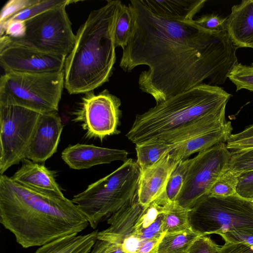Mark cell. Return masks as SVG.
Returning <instances> with one entry per match:
<instances>
[{
	"mask_svg": "<svg viewBox=\"0 0 253 253\" xmlns=\"http://www.w3.org/2000/svg\"><path fill=\"white\" fill-rule=\"evenodd\" d=\"M191 229L199 236L253 229V203L238 195H205L189 211Z\"/></svg>",
	"mask_w": 253,
	"mask_h": 253,
	"instance_id": "cell-7",
	"label": "cell"
},
{
	"mask_svg": "<svg viewBox=\"0 0 253 253\" xmlns=\"http://www.w3.org/2000/svg\"><path fill=\"white\" fill-rule=\"evenodd\" d=\"M128 6L132 27L120 66L126 72L140 65L148 67L139 76L138 86L157 103L206 79L209 84H222L238 63V48L226 32L206 31L194 20L159 17L141 0H132Z\"/></svg>",
	"mask_w": 253,
	"mask_h": 253,
	"instance_id": "cell-1",
	"label": "cell"
},
{
	"mask_svg": "<svg viewBox=\"0 0 253 253\" xmlns=\"http://www.w3.org/2000/svg\"><path fill=\"white\" fill-rule=\"evenodd\" d=\"M199 236L191 229L166 233L159 243L157 253H188L191 246Z\"/></svg>",
	"mask_w": 253,
	"mask_h": 253,
	"instance_id": "cell-22",
	"label": "cell"
},
{
	"mask_svg": "<svg viewBox=\"0 0 253 253\" xmlns=\"http://www.w3.org/2000/svg\"><path fill=\"white\" fill-rule=\"evenodd\" d=\"M39 0H9L3 6L0 14V25Z\"/></svg>",
	"mask_w": 253,
	"mask_h": 253,
	"instance_id": "cell-32",
	"label": "cell"
},
{
	"mask_svg": "<svg viewBox=\"0 0 253 253\" xmlns=\"http://www.w3.org/2000/svg\"><path fill=\"white\" fill-rule=\"evenodd\" d=\"M140 173L136 162L128 159L112 172L74 196L71 200L95 229L105 218L137 198Z\"/></svg>",
	"mask_w": 253,
	"mask_h": 253,
	"instance_id": "cell-5",
	"label": "cell"
},
{
	"mask_svg": "<svg viewBox=\"0 0 253 253\" xmlns=\"http://www.w3.org/2000/svg\"><path fill=\"white\" fill-rule=\"evenodd\" d=\"M175 146L163 142H154L135 146L137 160L141 171L153 166Z\"/></svg>",
	"mask_w": 253,
	"mask_h": 253,
	"instance_id": "cell-23",
	"label": "cell"
},
{
	"mask_svg": "<svg viewBox=\"0 0 253 253\" xmlns=\"http://www.w3.org/2000/svg\"><path fill=\"white\" fill-rule=\"evenodd\" d=\"M21 163V167L11 176L13 180L34 188L63 194L56 182L55 171L27 158Z\"/></svg>",
	"mask_w": 253,
	"mask_h": 253,
	"instance_id": "cell-18",
	"label": "cell"
},
{
	"mask_svg": "<svg viewBox=\"0 0 253 253\" xmlns=\"http://www.w3.org/2000/svg\"><path fill=\"white\" fill-rule=\"evenodd\" d=\"M121 104L120 99L106 89L97 95L89 93L83 97L80 108L74 113L73 121L81 123L87 137L102 140L120 132Z\"/></svg>",
	"mask_w": 253,
	"mask_h": 253,
	"instance_id": "cell-11",
	"label": "cell"
},
{
	"mask_svg": "<svg viewBox=\"0 0 253 253\" xmlns=\"http://www.w3.org/2000/svg\"><path fill=\"white\" fill-rule=\"evenodd\" d=\"M90 253H126L121 245L108 241L97 239Z\"/></svg>",
	"mask_w": 253,
	"mask_h": 253,
	"instance_id": "cell-37",
	"label": "cell"
},
{
	"mask_svg": "<svg viewBox=\"0 0 253 253\" xmlns=\"http://www.w3.org/2000/svg\"><path fill=\"white\" fill-rule=\"evenodd\" d=\"M216 253H253V246L225 242L223 246L219 247Z\"/></svg>",
	"mask_w": 253,
	"mask_h": 253,
	"instance_id": "cell-38",
	"label": "cell"
},
{
	"mask_svg": "<svg viewBox=\"0 0 253 253\" xmlns=\"http://www.w3.org/2000/svg\"><path fill=\"white\" fill-rule=\"evenodd\" d=\"M218 248L210 238L201 236L195 240L188 253H216Z\"/></svg>",
	"mask_w": 253,
	"mask_h": 253,
	"instance_id": "cell-36",
	"label": "cell"
},
{
	"mask_svg": "<svg viewBox=\"0 0 253 253\" xmlns=\"http://www.w3.org/2000/svg\"><path fill=\"white\" fill-rule=\"evenodd\" d=\"M239 174L228 169L214 182L208 195L216 197L236 195Z\"/></svg>",
	"mask_w": 253,
	"mask_h": 253,
	"instance_id": "cell-26",
	"label": "cell"
},
{
	"mask_svg": "<svg viewBox=\"0 0 253 253\" xmlns=\"http://www.w3.org/2000/svg\"><path fill=\"white\" fill-rule=\"evenodd\" d=\"M154 14L178 21L193 20L206 0H141Z\"/></svg>",
	"mask_w": 253,
	"mask_h": 253,
	"instance_id": "cell-19",
	"label": "cell"
},
{
	"mask_svg": "<svg viewBox=\"0 0 253 253\" xmlns=\"http://www.w3.org/2000/svg\"><path fill=\"white\" fill-rule=\"evenodd\" d=\"M67 5L50 9L24 21L25 32L23 37L13 39L2 36L0 41L67 57L73 49L76 38L66 12Z\"/></svg>",
	"mask_w": 253,
	"mask_h": 253,
	"instance_id": "cell-8",
	"label": "cell"
},
{
	"mask_svg": "<svg viewBox=\"0 0 253 253\" xmlns=\"http://www.w3.org/2000/svg\"><path fill=\"white\" fill-rule=\"evenodd\" d=\"M231 97L218 85L202 83L136 115L126 136L135 146L165 143L226 106Z\"/></svg>",
	"mask_w": 253,
	"mask_h": 253,
	"instance_id": "cell-4",
	"label": "cell"
},
{
	"mask_svg": "<svg viewBox=\"0 0 253 253\" xmlns=\"http://www.w3.org/2000/svg\"><path fill=\"white\" fill-rule=\"evenodd\" d=\"M164 219L163 212L148 227L136 232V235L141 241L162 237L165 234L163 228Z\"/></svg>",
	"mask_w": 253,
	"mask_h": 253,
	"instance_id": "cell-34",
	"label": "cell"
},
{
	"mask_svg": "<svg viewBox=\"0 0 253 253\" xmlns=\"http://www.w3.org/2000/svg\"><path fill=\"white\" fill-rule=\"evenodd\" d=\"M226 146L229 150L233 151L243 150L253 148V136L238 139H228Z\"/></svg>",
	"mask_w": 253,
	"mask_h": 253,
	"instance_id": "cell-39",
	"label": "cell"
},
{
	"mask_svg": "<svg viewBox=\"0 0 253 253\" xmlns=\"http://www.w3.org/2000/svg\"><path fill=\"white\" fill-rule=\"evenodd\" d=\"M227 242L241 243L253 246V229H243L220 234Z\"/></svg>",
	"mask_w": 253,
	"mask_h": 253,
	"instance_id": "cell-35",
	"label": "cell"
},
{
	"mask_svg": "<svg viewBox=\"0 0 253 253\" xmlns=\"http://www.w3.org/2000/svg\"><path fill=\"white\" fill-rule=\"evenodd\" d=\"M63 126L57 112L40 114L25 158L44 163L57 151Z\"/></svg>",
	"mask_w": 253,
	"mask_h": 253,
	"instance_id": "cell-13",
	"label": "cell"
},
{
	"mask_svg": "<svg viewBox=\"0 0 253 253\" xmlns=\"http://www.w3.org/2000/svg\"><path fill=\"white\" fill-rule=\"evenodd\" d=\"M73 2L76 1L69 0H39L37 3L23 9L6 21L24 22L47 10L64 4L68 5Z\"/></svg>",
	"mask_w": 253,
	"mask_h": 253,
	"instance_id": "cell-28",
	"label": "cell"
},
{
	"mask_svg": "<svg viewBox=\"0 0 253 253\" xmlns=\"http://www.w3.org/2000/svg\"><path fill=\"white\" fill-rule=\"evenodd\" d=\"M252 202L253 203V201H252Z\"/></svg>",
	"mask_w": 253,
	"mask_h": 253,
	"instance_id": "cell-41",
	"label": "cell"
},
{
	"mask_svg": "<svg viewBox=\"0 0 253 253\" xmlns=\"http://www.w3.org/2000/svg\"><path fill=\"white\" fill-rule=\"evenodd\" d=\"M162 237L141 241L135 253H157L158 245Z\"/></svg>",
	"mask_w": 253,
	"mask_h": 253,
	"instance_id": "cell-40",
	"label": "cell"
},
{
	"mask_svg": "<svg viewBox=\"0 0 253 253\" xmlns=\"http://www.w3.org/2000/svg\"><path fill=\"white\" fill-rule=\"evenodd\" d=\"M64 86V70L6 72L0 78V104L19 106L41 114L57 112Z\"/></svg>",
	"mask_w": 253,
	"mask_h": 253,
	"instance_id": "cell-6",
	"label": "cell"
},
{
	"mask_svg": "<svg viewBox=\"0 0 253 253\" xmlns=\"http://www.w3.org/2000/svg\"><path fill=\"white\" fill-rule=\"evenodd\" d=\"M226 32L237 48L253 45V0H243L231 8L227 17Z\"/></svg>",
	"mask_w": 253,
	"mask_h": 253,
	"instance_id": "cell-17",
	"label": "cell"
},
{
	"mask_svg": "<svg viewBox=\"0 0 253 253\" xmlns=\"http://www.w3.org/2000/svg\"><path fill=\"white\" fill-rule=\"evenodd\" d=\"M239 174L253 169V148L231 152L228 169Z\"/></svg>",
	"mask_w": 253,
	"mask_h": 253,
	"instance_id": "cell-30",
	"label": "cell"
},
{
	"mask_svg": "<svg viewBox=\"0 0 253 253\" xmlns=\"http://www.w3.org/2000/svg\"><path fill=\"white\" fill-rule=\"evenodd\" d=\"M191 159L180 161L172 172L165 191L166 196L170 202H175L179 195Z\"/></svg>",
	"mask_w": 253,
	"mask_h": 253,
	"instance_id": "cell-27",
	"label": "cell"
},
{
	"mask_svg": "<svg viewBox=\"0 0 253 253\" xmlns=\"http://www.w3.org/2000/svg\"><path fill=\"white\" fill-rule=\"evenodd\" d=\"M228 79L235 84L237 91L243 89L253 91V64L238 63L231 71Z\"/></svg>",
	"mask_w": 253,
	"mask_h": 253,
	"instance_id": "cell-29",
	"label": "cell"
},
{
	"mask_svg": "<svg viewBox=\"0 0 253 253\" xmlns=\"http://www.w3.org/2000/svg\"><path fill=\"white\" fill-rule=\"evenodd\" d=\"M189 211L180 207L175 202H170L164 212L163 228L165 234L191 229Z\"/></svg>",
	"mask_w": 253,
	"mask_h": 253,
	"instance_id": "cell-24",
	"label": "cell"
},
{
	"mask_svg": "<svg viewBox=\"0 0 253 253\" xmlns=\"http://www.w3.org/2000/svg\"><path fill=\"white\" fill-rule=\"evenodd\" d=\"M232 130L231 123L228 121L227 125L222 128L202 134L186 141L175 144L174 149L169 153L179 162L186 160L195 153L203 151L221 142L225 143L232 134Z\"/></svg>",
	"mask_w": 253,
	"mask_h": 253,
	"instance_id": "cell-20",
	"label": "cell"
},
{
	"mask_svg": "<svg viewBox=\"0 0 253 253\" xmlns=\"http://www.w3.org/2000/svg\"><path fill=\"white\" fill-rule=\"evenodd\" d=\"M98 232L74 233L57 238L41 246L35 253H89L97 240Z\"/></svg>",
	"mask_w": 253,
	"mask_h": 253,
	"instance_id": "cell-21",
	"label": "cell"
},
{
	"mask_svg": "<svg viewBox=\"0 0 253 253\" xmlns=\"http://www.w3.org/2000/svg\"><path fill=\"white\" fill-rule=\"evenodd\" d=\"M132 16L128 6L123 4L117 19L115 33V46L124 49L127 44L132 27Z\"/></svg>",
	"mask_w": 253,
	"mask_h": 253,
	"instance_id": "cell-25",
	"label": "cell"
},
{
	"mask_svg": "<svg viewBox=\"0 0 253 253\" xmlns=\"http://www.w3.org/2000/svg\"><path fill=\"white\" fill-rule=\"evenodd\" d=\"M231 155L226 144L221 142L191 159L175 203L190 210L200 198L208 194L214 182L228 169Z\"/></svg>",
	"mask_w": 253,
	"mask_h": 253,
	"instance_id": "cell-9",
	"label": "cell"
},
{
	"mask_svg": "<svg viewBox=\"0 0 253 253\" xmlns=\"http://www.w3.org/2000/svg\"><path fill=\"white\" fill-rule=\"evenodd\" d=\"M66 57L0 41V64L6 72L43 73L64 70Z\"/></svg>",
	"mask_w": 253,
	"mask_h": 253,
	"instance_id": "cell-12",
	"label": "cell"
},
{
	"mask_svg": "<svg viewBox=\"0 0 253 253\" xmlns=\"http://www.w3.org/2000/svg\"><path fill=\"white\" fill-rule=\"evenodd\" d=\"M127 156L128 152L124 150L80 143L69 146L61 154L64 162L74 169H89L116 161L125 162L128 159Z\"/></svg>",
	"mask_w": 253,
	"mask_h": 253,
	"instance_id": "cell-15",
	"label": "cell"
},
{
	"mask_svg": "<svg viewBox=\"0 0 253 253\" xmlns=\"http://www.w3.org/2000/svg\"><path fill=\"white\" fill-rule=\"evenodd\" d=\"M227 17L214 13L207 14L202 15L194 22L204 30L212 32H226Z\"/></svg>",
	"mask_w": 253,
	"mask_h": 253,
	"instance_id": "cell-31",
	"label": "cell"
},
{
	"mask_svg": "<svg viewBox=\"0 0 253 253\" xmlns=\"http://www.w3.org/2000/svg\"><path fill=\"white\" fill-rule=\"evenodd\" d=\"M146 207L141 205L136 198L110 216L107 220L109 226L98 232L97 239L122 246L126 240L136 235V224Z\"/></svg>",
	"mask_w": 253,
	"mask_h": 253,
	"instance_id": "cell-16",
	"label": "cell"
},
{
	"mask_svg": "<svg viewBox=\"0 0 253 253\" xmlns=\"http://www.w3.org/2000/svg\"><path fill=\"white\" fill-rule=\"evenodd\" d=\"M236 194L245 200L253 201V169L239 174Z\"/></svg>",
	"mask_w": 253,
	"mask_h": 253,
	"instance_id": "cell-33",
	"label": "cell"
},
{
	"mask_svg": "<svg viewBox=\"0 0 253 253\" xmlns=\"http://www.w3.org/2000/svg\"><path fill=\"white\" fill-rule=\"evenodd\" d=\"M0 222L24 248L78 234L88 221L64 194L20 184L0 175Z\"/></svg>",
	"mask_w": 253,
	"mask_h": 253,
	"instance_id": "cell-2",
	"label": "cell"
},
{
	"mask_svg": "<svg viewBox=\"0 0 253 253\" xmlns=\"http://www.w3.org/2000/svg\"><path fill=\"white\" fill-rule=\"evenodd\" d=\"M123 3L108 0L90 12L66 57L64 86L70 94L89 92L108 81L116 60L115 33Z\"/></svg>",
	"mask_w": 253,
	"mask_h": 253,
	"instance_id": "cell-3",
	"label": "cell"
},
{
	"mask_svg": "<svg viewBox=\"0 0 253 253\" xmlns=\"http://www.w3.org/2000/svg\"><path fill=\"white\" fill-rule=\"evenodd\" d=\"M40 114L19 106L0 104V175L25 159Z\"/></svg>",
	"mask_w": 253,
	"mask_h": 253,
	"instance_id": "cell-10",
	"label": "cell"
},
{
	"mask_svg": "<svg viewBox=\"0 0 253 253\" xmlns=\"http://www.w3.org/2000/svg\"><path fill=\"white\" fill-rule=\"evenodd\" d=\"M179 162L169 153L141 171L137 193L141 205L148 206L165 192L169 178Z\"/></svg>",
	"mask_w": 253,
	"mask_h": 253,
	"instance_id": "cell-14",
	"label": "cell"
}]
</instances>
